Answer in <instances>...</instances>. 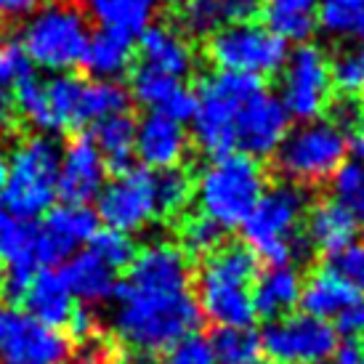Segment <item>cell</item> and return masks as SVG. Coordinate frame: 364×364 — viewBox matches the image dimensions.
Masks as SVG:
<instances>
[{
	"mask_svg": "<svg viewBox=\"0 0 364 364\" xmlns=\"http://www.w3.org/2000/svg\"><path fill=\"white\" fill-rule=\"evenodd\" d=\"M114 333L131 351L157 356L200 330L192 263L176 245H149L136 253L114 295Z\"/></svg>",
	"mask_w": 364,
	"mask_h": 364,
	"instance_id": "obj_1",
	"label": "cell"
},
{
	"mask_svg": "<svg viewBox=\"0 0 364 364\" xmlns=\"http://www.w3.org/2000/svg\"><path fill=\"white\" fill-rule=\"evenodd\" d=\"M261 274V258L245 242H223L200 261L194 298L200 311L215 327H250L255 322L253 284Z\"/></svg>",
	"mask_w": 364,
	"mask_h": 364,
	"instance_id": "obj_2",
	"label": "cell"
},
{
	"mask_svg": "<svg viewBox=\"0 0 364 364\" xmlns=\"http://www.w3.org/2000/svg\"><path fill=\"white\" fill-rule=\"evenodd\" d=\"M306 210L309 194L304 192V186L284 181L266 189L242 223L245 245L272 266H290L293 261H301L306 258L301 250H311L298 234Z\"/></svg>",
	"mask_w": 364,
	"mask_h": 364,
	"instance_id": "obj_3",
	"label": "cell"
},
{
	"mask_svg": "<svg viewBox=\"0 0 364 364\" xmlns=\"http://www.w3.org/2000/svg\"><path fill=\"white\" fill-rule=\"evenodd\" d=\"M266 171L253 157L229 154L213 160L194 183L200 213L221 229L242 226L266 192Z\"/></svg>",
	"mask_w": 364,
	"mask_h": 364,
	"instance_id": "obj_4",
	"label": "cell"
},
{
	"mask_svg": "<svg viewBox=\"0 0 364 364\" xmlns=\"http://www.w3.org/2000/svg\"><path fill=\"white\" fill-rule=\"evenodd\" d=\"M263 77L240 72H215L197 85V112H194V141L200 152L221 160L237 154L234 146V122L245 104L261 93Z\"/></svg>",
	"mask_w": 364,
	"mask_h": 364,
	"instance_id": "obj_5",
	"label": "cell"
},
{
	"mask_svg": "<svg viewBox=\"0 0 364 364\" xmlns=\"http://www.w3.org/2000/svg\"><path fill=\"white\" fill-rule=\"evenodd\" d=\"M59 144L51 136H30L19 144L9 165V181L0 192V210L21 221H35L51 210L59 181Z\"/></svg>",
	"mask_w": 364,
	"mask_h": 364,
	"instance_id": "obj_6",
	"label": "cell"
},
{
	"mask_svg": "<svg viewBox=\"0 0 364 364\" xmlns=\"http://www.w3.org/2000/svg\"><path fill=\"white\" fill-rule=\"evenodd\" d=\"M91 30L85 11L72 0H56L41 9L21 32V48L32 64L67 75L82 61Z\"/></svg>",
	"mask_w": 364,
	"mask_h": 364,
	"instance_id": "obj_7",
	"label": "cell"
},
{
	"mask_svg": "<svg viewBox=\"0 0 364 364\" xmlns=\"http://www.w3.org/2000/svg\"><path fill=\"white\" fill-rule=\"evenodd\" d=\"M348 139L330 120H311L287 131L284 141L274 152V168L282 173L287 183L316 186L333 178L346 162Z\"/></svg>",
	"mask_w": 364,
	"mask_h": 364,
	"instance_id": "obj_8",
	"label": "cell"
},
{
	"mask_svg": "<svg viewBox=\"0 0 364 364\" xmlns=\"http://www.w3.org/2000/svg\"><path fill=\"white\" fill-rule=\"evenodd\" d=\"M205 56L218 72L240 75H277L287 64V43L261 24H234L213 32L205 41Z\"/></svg>",
	"mask_w": 364,
	"mask_h": 364,
	"instance_id": "obj_9",
	"label": "cell"
},
{
	"mask_svg": "<svg viewBox=\"0 0 364 364\" xmlns=\"http://www.w3.org/2000/svg\"><path fill=\"white\" fill-rule=\"evenodd\" d=\"M338 343L333 324L309 314H287L261 333V351L272 364H324L333 359Z\"/></svg>",
	"mask_w": 364,
	"mask_h": 364,
	"instance_id": "obj_10",
	"label": "cell"
},
{
	"mask_svg": "<svg viewBox=\"0 0 364 364\" xmlns=\"http://www.w3.org/2000/svg\"><path fill=\"white\" fill-rule=\"evenodd\" d=\"M284 67L282 104L287 114H295L298 120H316L335 96L327 56L311 43H301L287 56Z\"/></svg>",
	"mask_w": 364,
	"mask_h": 364,
	"instance_id": "obj_11",
	"label": "cell"
},
{
	"mask_svg": "<svg viewBox=\"0 0 364 364\" xmlns=\"http://www.w3.org/2000/svg\"><path fill=\"white\" fill-rule=\"evenodd\" d=\"M70 338L32 319L27 311L0 309V362L3 364H64L70 359Z\"/></svg>",
	"mask_w": 364,
	"mask_h": 364,
	"instance_id": "obj_12",
	"label": "cell"
},
{
	"mask_svg": "<svg viewBox=\"0 0 364 364\" xmlns=\"http://www.w3.org/2000/svg\"><path fill=\"white\" fill-rule=\"evenodd\" d=\"M99 221L107 229L120 234H133L157 218L154 208V173L146 168H131L114 176L99 194Z\"/></svg>",
	"mask_w": 364,
	"mask_h": 364,
	"instance_id": "obj_13",
	"label": "cell"
},
{
	"mask_svg": "<svg viewBox=\"0 0 364 364\" xmlns=\"http://www.w3.org/2000/svg\"><path fill=\"white\" fill-rule=\"evenodd\" d=\"M96 232H99V218L88 205L51 208L35 229V261L41 269L67 263L82 242H91Z\"/></svg>",
	"mask_w": 364,
	"mask_h": 364,
	"instance_id": "obj_14",
	"label": "cell"
},
{
	"mask_svg": "<svg viewBox=\"0 0 364 364\" xmlns=\"http://www.w3.org/2000/svg\"><path fill=\"white\" fill-rule=\"evenodd\" d=\"M287 128H290V114L284 109L282 99L263 88L237 114V122H234L237 154L253 157V160L272 157L284 141Z\"/></svg>",
	"mask_w": 364,
	"mask_h": 364,
	"instance_id": "obj_15",
	"label": "cell"
},
{
	"mask_svg": "<svg viewBox=\"0 0 364 364\" xmlns=\"http://www.w3.org/2000/svg\"><path fill=\"white\" fill-rule=\"evenodd\" d=\"M104 178H107V168L93 139L88 133H75L61 154L56 197H61L64 205L85 208L102 194Z\"/></svg>",
	"mask_w": 364,
	"mask_h": 364,
	"instance_id": "obj_16",
	"label": "cell"
},
{
	"mask_svg": "<svg viewBox=\"0 0 364 364\" xmlns=\"http://www.w3.org/2000/svg\"><path fill=\"white\" fill-rule=\"evenodd\" d=\"M131 93L133 99L144 107H149L154 114L171 117L176 122H186L197 112V93L178 77L162 75V72L139 64L131 75Z\"/></svg>",
	"mask_w": 364,
	"mask_h": 364,
	"instance_id": "obj_17",
	"label": "cell"
},
{
	"mask_svg": "<svg viewBox=\"0 0 364 364\" xmlns=\"http://www.w3.org/2000/svg\"><path fill=\"white\" fill-rule=\"evenodd\" d=\"M133 152L139 154L144 168L149 171H168V168H181L183 157L189 152V139L181 122L162 117L149 112L139 128H136V146Z\"/></svg>",
	"mask_w": 364,
	"mask_h": 364,
	"instance_id": "obj_18",
	"label": "cell"
},
{
	"mask_svg": "<svg viewBox=\"0 0 364 364\" xmlns=\"http://www.w3.org/2000/svg\"><path fill=\"white\" fill-rule=\"evenodd\" d=\"M263 0H189L176 9L178 24L189 35L210 38L213 32L234 24H250L261 16Z\"/></svg>",
	"mask_w": 364,
	"mask_h": 364,
	"instance_id": "obj_19",
	"label": "cell"
},
{
	"mask_svg": "<svg viewBox=\"0 0 364 364\" xmlns=\"http://www.w3.org/2000/svg\"><path fill=\"white\" fill-rule=\"evenodd\" d=\"M24 309L32 319H38L41 324L51 327V330H67L72 314H75V298H72L70 287L64 284L59 272L53 269H38L32 277L27 293L21 298Z\"/></svg>",
	"mask_w": 364,
	"mask_h": 364,
	"instance_id": "obj_20",
	"label": "cell"
},
{
	"mask_svg": "<svg viewBox=\"0 0 364 364\" xmlns=\"http://www.w3.org/2000/svg\"><path fill=\"white\" fill-rule=\"evenodd\" d=\"M356 232H359L356 218L338 200H322L306 210L304 240L311 250L322 253L324 258L354 242Z\"/></svg>",
	"mask_w": 364,
	"mask_h": 364,
	"instance_id": "obj_21",
	"label": "cell"
},
{
	"mask_svg": "<svg viewBox=\"0 0 364 364\" xmlns=\"http://www.w3.org/2000/svg\"><path fill=\"white\" fill-rule=\"evenodd\" d=\"M139 53L146 67L171 75L186 77L194 70V51L189 41L171 24H152L139 35Z\"/></svg>",
	"mask_w": 364,
	"mask_h": 364,
	"instance_id": "obj_22",
	"label": "cell"
},
{
	"mask_svg": "<svg viewBox=\"0 0 364 364\" xmlns=\"http://www.w3.org/2000/svg\"><path fill=\"white\" fill-rule=\"evenodd\" d=\"M304 279L295 266H272L269 272H261L253 284V311L258 319L277 322L301 301Z\"/></svg>",
	"mask_w": 364,
	"mask_h": 364,
	"instance_id": "obj_23",
	"label": "cell"
},
{
	"mask_svg": "<svg viewBox=\"0 0 364 364\" xmlns=\"http://www.w3.org/2000/svg\"><path fill=\"white\" fill-rule=\"evenodd\" d=\"M136 128L139 122L133 117L131 109L109 114L93 125V144L102 154L104 168L112 178L122 176L133 168V146H136Z\"/></svg>",
	"mask_w": 364,
	"mask_h": 364,
	"instance_id": "obj_24",
	"label": "cell"
},
{
	"mask_svg": "<svg viewBox=\"0 0 364 364\" xmlns=\"http://www.w3.org/2000/svg\"><path fill=\"white\" fill-rule=\"evenodd\" d=\"M362 298L343 284L338 277L327 272V269H316L301 287V314H309L314 319H338L346 309H351L354 304H359Z\"/></svg>",
	"mask_w": 364,
	"mask_h": 364,
	"instance_id": "obj_25",
	"label": "cell"
},
{
	"mask_svg": "<svg viewBox=\"0 0 364 364\" xmlns=\"http://www.w3.org/2000/svg\"><path fill=\"white\" fill-rule=\"evenodd\" d=\"M59 274L64 284L70 287L72 298H82L88 304L107 301L114 295V287H117L114 272L104 261H99L91 250L75 253L70 261L64 263V269Z\"/></svg>",
	"mask_w": 364,
	"mask_h": 364,
	"instance_id": "obj_26",
	"label": "cell"
},
{
	"mask_svg": "<svg viewBox=\"0 0 364 364\" xmlns=\"http://www.w3.org/2000/svg\"><path fill=\"white\" fill-rule=\"evenodd\" d=\"M319 0H263L261 19L266 30L284 43H306L316 30Z\"/></svg>",
	"mask_w": 364,
	"mask_h": 364,
	"instance_id": "obj_27",
	"label": "cell"
},
{
	"mask_svg": "<svg viewBox=\"0 0 364 364\" xmlns=\"http://www.w3.org/2000/svg\"><path fill=\"white\" fill-rule=\"evenodd\" d=\"M133 41L131 35L114 30H99L91 35L88 48L82 53V67L91 72L93 80H112L131 70L133 64Z\"/></svg>",
	"mask_w": 364,
	"mask_h": 364,
	"instance_id": "obj_28",
	"label": "cell"
},
{
	"mask_svg": "<svg viewBox=\"0 0 364 364\" xmlns=\"http://www.w3.org/2000/svg\"><path fill=\"white\" fill-rule=\"evenodd\" d=\"M160 0H85V9L99 19L102 30H114L122 35H141Z\"/></svg>",
	"mask_w": 364,
	"mask_h": 364,
	"instance_id": "obj_29",
	"label": "cell"
},
{
	"mask_svg": "<svg viewBox=\"0 0 364 364\" xmlns=\"http://www.w3.org/2000/svg\"><path fill=\"white\" fill-rule=\"evenodd\" d=\"M131 104V93L122 85L112 80H85L80 93V114H77V128L82 125H96L99 120L125 112Z\"/></svg>",
	"mask_w": 364,
	"mask_h": 364,
	"instance_id": "obj_30",
	"label": "cell"
},
{
	"mask_svg": "<svg viewBox=\"0 0 364 364\" xmlns=\"http://www.w3.org/2000/svg\"><path fill=\"white\" fill-rule=\"evenodd\" d=\"M215 364H255L261 362V335L250 327H215L210 335Z\"/></svg>",
	"mask_w": 364,
	"mask_h": 364,
	"instance_id": "obj_31",
	"label": "cell"
},
{
	"mask_svg": "<svg viewBox=\"0 0 364 364\" xmlns=\"http://www.w3.org/2000/svg\"><path fill=\"white\" fill-rule=\"evenodd\" d=\"M178 250L189 263L205 261L210 253H215L223 242H226V229H221L208 215L197 213V215H186L178 223Z\"/></svg>",
	"mask_w": 364,
	"mask_h": 364,
	"instance_id": "obj_32",
	"label": "cell"
},
{
	"mask_svg": "<svg viewBox=\"0 0 364 364\" xmlns=\"http://www.w3.org/2000/svg\"><path fill=\"white\" fill-rule=\"evenodd\" d=\"M194 197V178L186 168H168L154 173V208L162 218L181 215Z\"/></svg>",
	"mask_w": 364,
	"mask_h": 364,
	"instance_id": "obj_33",
	"label": "cell"
},
{
	"mask_svg": "<svg viewBox=\"0 0 364 364\" xmlns=\"http://www.w3.org/2000/svg\"><path fill=\"white\" fill-rule=\"evenodd\" d=\"M82 82L85 80L75 77V75H56L53 80L46 82L53 131H80L77 128V114H80Z\"/></svg>",
	"mask_w": 364,
	"mask_h": 364,
	"instance_id": "obj_34",
	"label": "cell"
},
{
	"mask_svg": "<svg viewBox=\"0 0 364 364\" xmlns=\"http://www.w3.org/2000/svg\"><path fill=\"white\" fill-rule=\"evenodd\" d=\"M316 24L335 38L364 41V0H319Z\"/></svg>",
	"mask_w": 364,
	"mask_h": 364,
	"instance_id": "obj_35",
	"label": "cell"
},
{
	"mask_svg": "<svg viewBox=\"0 0 364 364\" xmlns=\"http://www.w3.org/2000/svg\"><path fill=\"white\" fill-rule=\"evenodd\" d=\"M14 107L27 122H32L38 131H53L51 109H48V96H46V82H41L35 75L24 77L11 88Z\"/></svg>",
	"mask_w": 364,
	"mask_h": 364,
	"instance_id": "obj_36",
	"label": "cell"
},
{
	"mask_svg": "<svg viewBox=\"0 0 364 364\" xmlns=\"http://www.w3.org/2000/svg\"><path fill=\"white\" fill-rule=\"evenodd\" d=\"M333 192L356 223H364V165L356 160L343 162L333 176Z\"/></svg>",
	"mask_w": 364,
	"mask_h": 364,
	"instance_id": "obj_37",
	"label": "cell"
},
{
	"mask_svg": "<svg viewBox=\"0 0 364 364\" xmlns=\"http://www.w3.org/2000/svg\"><path fill=\"white\" fill-rule=\"evenodd\" d=\"M322 269L338 277L343 284H348L359 298L364 295V240H354L343 250L327 255Z\"/></svg>",
	"mask_w": 364,
	"mask_h": 364,
	"instance_id": "obj_38",
	"label": "cell"
},
{
	"mask_svg": "<svg viewBox=\"0 0 364 364\" xmlns=\"http://www.w3.org/2000/svg\"><path fill=\"white\" fill-rule=\"evenodd\" d=\"M88 250H91L99 261H104L112 272H120V269H128L136 258V245L128 234L112 232V229H99V232L91 237L88 242Z\"/></svg>",
	"mask_w": 364,
	"mask_h": 364,
	"instance_id": "obj_39",
	"label": "cell"
},
{
	"mask_svg": "<svg viewBox=\"0 0 364 364\" xmlns=\"http://www.w3.org/2000/svg\"><path fill=\"white\" fill-rule=\"evenodd\" d=\"M330 77H333V91L335 93L354 99L356 93H362L364 53L362 51L341 53V56L330 64Z\"/></svg>",
	"mask_w": 364,
	"mask_h": 364,
	"instance_id": "obj_40",
	"label": "cell"
},
{
	"mask_svg": "<svg viewBox=\"0 0 364 364\" xmlns=\"http://www.w3.org/2000/svg\"><path fill=\"white\" fill-rule=\"evenodd\" d=\"M160 364H215V359H213L210 343L194 333L173 346L171 351H165Z\"/></svg>",
	"mask_w": 364,
	"mask_h": 364,
	"instance_id": "obj_41",
	"label": "cell"
},
{
	"mask_svg": "<svg viewBox=\"0 0 364 364\" xmlns=\"http://www.w3.org/2000/svg\"><path fill=\"white\" fill-rule=\"evenodd\" d=\"M333 364H364V343L346 338L343 343H338L333 354Z\"/></svg>",
	"mask_w": 364,
	"mask_h": 364,
	"instance_id": "obj_42",
	"label": "cell"
},
{
	"mask_svg": "<svg viewBox=\"0 0 364 364\" xmlns=\"http://www.w3.org/2000/svg\"><path fill=\"white\" fill-rule=\"evenodd\" d=\"M41 6V0H0V21L27 16Z\"/></svg>",
	"mask_w": 364,
	"mask_h": 364,
	"instance_id": "obj_43",
	"label": "cell"
},
{
	"mask_svg": "<svg viewBox=\"0 0 364 364\" xmlns=\"http://www.w3.org/2000/svg\"><path fill=\"white\" fill-rule=\"evenodd\" d=\"M348 149L356 154V162L364 165V131L354 133V139H351V144H348Z\"/></svg>",
	"mask_w": 364,
	"mask_h": 364,
	"instance_id": "obj_44",
	"label": "cell"
},
{
	"mask_svg": "<svg viewBox=\"0 0 364 364\" xmlns=\"http://www.w3.org/2000/svg\"><path fill=\"white\" fill-rule=\"evenodd\" d=\"M6 181H9V162H6V157L0 154V192H3Z\"/></svg>",
	"mask_w": 364,
	"mask_h": 364,
	"instance_id": "obj_45",
	"label": "cell"
},
{
	"mask_svg": "<svg viewBox=\"0 0 364 364\" xmlns=\"http://www.w3.org/2000/svg\"><path fill=\"white\" fill-rule=\"evenodd\" d=\"M3 284H6V269H3V263H0V298H3Z\"/></svg>",
	"mask_w": 364,
	"mask_h": 364,
	"instance_id": "obj_46",
	"label": "cell"
},
{
	"mask_svg": "<svg viewBox=\"0 0 364 364\" xmlns=\"http://www.w3.org/2000/svg\"><path fill=\"white\" fill-rule=\"evenodd\" d=\"M171 3H173V6H176V9H181L183 3H189V0H171Z\"/></svg>",
	"mask_w": 364,
	"mask_h": 364,
	"instance_id": "obj_47",
	"label": "cell"
},
{
	"mask_svg": "<svg viewBox=\"0 0 364 364\" xmlns=\"http://www.w3.org/2000/svg\"><path fill=\"white\" fill-rule=\"evenodd\" d=\"M255 364H272V362H263V359H261V362H255Z\"/></svg>",
	"mask_w": 364,
	"mask_h": 364,
	"instance_id": "obj_48",
	"label": "cell"
},
{
	"mask_svg": "<svg viewBox=\"0 0 364 364\" xmlns=\"http://www.w3.org/2000/svg\"><path fill=\"white\" fill-rule=\"evenodd\" d=\"M362 53H364V51H362ZM362 93H364V82H362Z\"/></svg>",
	"mask_w": 364,
	"mask_h": 364,
	"instance_id": "obj_49",
	"label": "cell"
},
{
	"mask_svg": "<svg viewBox=\"0 0 364 364\" xmlns=\"http://www.w3.org/2000/svg\"><path fill=\"white\" fill-rule=\"evenodd\" d=\"M0 364H3V362H0Z\"/></svg>",
	"mask_w": 364,
	"mask_h": 364,
	"instance_id": "obj_50",
	"label": "cell"
}]
</instances>
